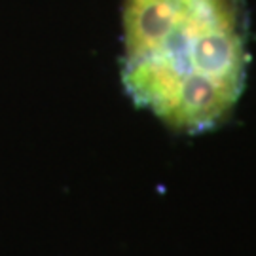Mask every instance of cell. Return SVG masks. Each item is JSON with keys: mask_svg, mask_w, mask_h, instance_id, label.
I'll return each mask as SVG.
<instances>
[{"mask_svg": "<svg viewBox=\"0 0 256 256\" xmlns=\"http://www.w3.org/2000/svg\"><path fill=\"white\" fill-rule=\"evenodd\" d=\"M124 84L169 128L200 133L236 106L245 86L239 0H126Z\"/></svg>", "mask_w": 256, "mask_h": 256, "instance_id": "6da1fadb", "label": "cell"}]
</instances>
